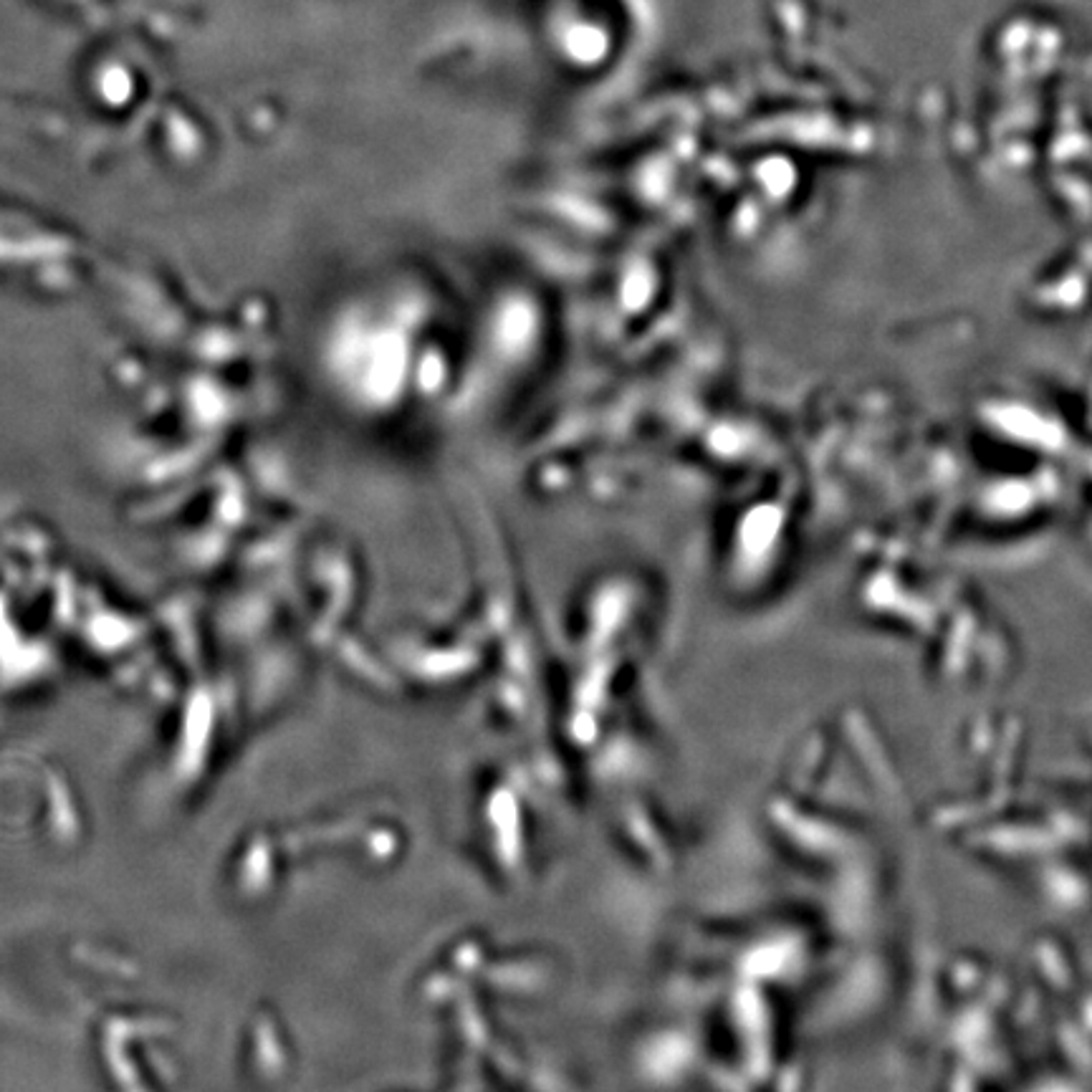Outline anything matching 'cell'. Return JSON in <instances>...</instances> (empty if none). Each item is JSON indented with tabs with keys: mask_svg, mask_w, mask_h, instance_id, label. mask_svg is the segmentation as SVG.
<instances>
[]
</instances>
